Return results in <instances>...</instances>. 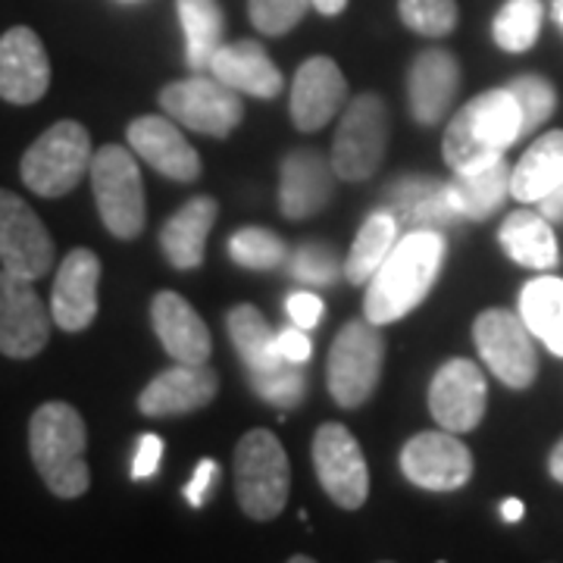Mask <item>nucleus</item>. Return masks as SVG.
I'll return each mask as SVG.
<instances>
[{"label": "nucleus", "instance_id": "nucleus-1", "mask_svg": "<svg viewBox=\"0 0 563 563\" xmlns=\"http://www.w3.org/2000/svg\"><path fill=\"white\" fill-rule=\"evenodd\" d=\"M444 261V239L435 229H413L395 242L376 276L366 282L363 317L376 325L407 317L432 291Z\"/></svg>", "mask_w": 563, "mask_h": 563}, {"label": "nucleus", "instance_id": "nucleus-2", "mask_svg": "<svg viewBox=\"0 0 563 563\" xmlns=\"http://www.w3.org/2000/svg\"><path fill=\"white\" fill-rule=\"evenodd\" d=\"M517 139H523L520 103L510 88H495L454 113L444 132V163L451 173H466L504 157Z\"/></svg>", "mask_w": 563, "mask_h": 563}, {"label": "nucleus", "instance_id": "nucleus-3", "mask_svg": "<svg viewBox=\"0 0 563 563\" xmlns=\"http://www.w3.org/2000/svg\"><path fill=\"white\" fill-rule=\"evenodd\" d=\"M88 432L76 407L47 401L29 422V451L44 485L57 498H79L91 485V470L85 461Z\"/></svg>", "mask_w": 563, "mask_h": 563}, {"label": "nucleus", "instance_id": "nucleus-4", "mask_svg": "<svg viewBox=\"0 0 563 563\" xmlns=\"http://www.w3.org/2000/svg\"><path fill=\"white\" fill-rule=\"evenodd\" d=\"M225 325H229V339L247 369V383L263 401L273 407H285V410L301 404L303 391H307L301 366L282 357L276 347V332L263 320L261 310L251 303H239L225 317Z\"/></svg>", "mask_w": 563, "mask_h": 563}, {"label": "nucleus", "instance_id": "nucleus-5", "mask_svg": "<svg viewBox=\"0 0 563 563\" xmlns=\"http://www.w3.org/2000/svg\"><path fill=\"white\" fill-rule=\"evenodd\" d=\"M95 147L81 122H54L25 154H22V181L41 198H63L91 173Z\"/></svg>", "mask_w": 563, "mask_h": 563}, {"label": "nucleus", "instance_id": "nucleus-6", "mask_svg": "<svg viewBox=\"0 0 563 563\" xmlns=\"http://www.w3.org/2000/svg\"><path fill=\"white\" fill-rule=\"evenodd\" d=\"M235 492L251 520H273L291 492V466L282 442L266 432H247L235 448Z\"/></svg>", "mask_w": 563, "mask_h": 563}, {"label": "nucleus", "instance_id": "nucleus-7", "mask_svg": "<svg viewBox=\"0 0 563 563\" xmlns=\"http://www.w3.org/2000/svg\"><path fill=\"white\" fill-rule=\"evenodd\" d=\"M88 179L95 188L98 213L107 232L122 242L139 239L147 220V207H144V185L132 151L120 144H103L101 151H95Z\"/></svg>", "mask_w": 563, "mask_h": 563}, {"label": "nucleus", "instance_id": "nucleus-8", "mask_svg": "<svg viewBox=\"0 0 563 563\" xmlns=\"http://www.w3.org/2000/svg\"><path fill=\"white\" fill-rule=\"evenodd\" d=\"M385 363V339L379 325L369 320H354L335 335L329 351V395L347 410L363 407L376 391Z\"/></svg>", "mask_w": 563, "mask_h": 563}, {"label": "nucleus", "instance_id": "nucleus-9", "mask_svg": "<svg viewBox=\"0 0 563 563\" xmlns=\"http://www.w3.org/2000/svg\"><path fill=\"white\" fill-rule=\"evenodd\" d=\"M388 107L379 95H357L344 103L342 122L332 141V169L344 181L369 179L385 161Z\"/></svg>", "mask_w": 563, "mask_h": 563}, {"label": "nucleus", "instance_id": "nucleus-10", "mask_svg": "<svg viewBox=\"0 0 563 563\" xmlns=\"http://www.w3.org/2000/svg\"><path fill=\"white\" fill-rule=\"evenodd\" d=\"M161 107L179 125L210 139L232 135L244 117L242 95L217 76H191L166 85L161 91Z\"/></svg>", "mask_w": 563, "mask_h": 563}, {"label": "nucleus", "instance_id": "nucleus-11", "mask_svg": "<svg viewBox=\"0 0 563 563\" xmlns=\"http://www.w3.org/2000/svg\"><path fill=\"white\" fill-rule=\"evenodd\" d=\"M473 342L479 347L485 366L492 369V376H498L504 385L529 388L536 383L539 357H536L532 332L523 317L492 307L473 322Z\"/></svg>", "mask_w": 563, "mask_h": 563}, {"label": "nucleus", "instance_id": "nucleus-12", "mask_svg": "<svg viewBox=\"0 0 563 563\" xmlns=\"http://www.w3.org/2000/svg\"><path fill=\"white\" fill-rule=\"evenodd\" d=\"M313 466L322 492L344 510H357L369 495V466L361 442L342 422H325L313 435Z\"/></svg>", "mask_w": 563, "mask_h": 563}, {"label": "nucleus", "instance_id": "nucleus-13", "mask_svg": "<svg viewBox=\"0 0 563 563\" xmlns=\"http://www.w3.org/2000/svg\"><path fill=\"white\" fill-rule=\"evenodd\" d=\"M0 266L35 282L54 266V239L20 195L0 188Z\"/></svg>", "mask_w": 563, "mask_h": 563}, {"label": "nucleus", "instance_id": "nucleus-14", "mask_svg": "<svg viewBox=\"0 0 563 563\" xmlns=\"http://www.w3.org/2000/svg\"><path fill=\"white\" fill-rule=\"evenodd\" d=\"M51 339V313L32 282L0 266V354L32 361Z\"/></svg>", "mask_w": 563, "mask_h": 563}, {"label": "nucleus", "instance_id": "nucleus-15", "mask_svg": "<svg viewBox=\"0 0 563 563\" xmlns=\"http://www.w3.org/2000/svg\"><path fill=\"white\" fill-rule=\"evenodd\" d=\"M404 476L429 492H454L473 476V454L457 432H420L401 451Z\"/></svg>", "mask_w": 563, "mask_h": 563}, {"label": "nucleus", "instance_id": "nucleus-16", "mask_svg": "<svg viewBox=\"0 0 563 563\" xmlns=\"http://www.w3.org/2000/svg\"><path fill=\"white\" fill-rule=\"evenodd\" d=\"M485 398H488V385L483 369L463 357L444 363L429 385V410L448 432L476 429L485 417Z\"/></svg>", "mask_w": 563, "mask_h": 563}, {"label": "nucleus", "instance_id": "nucleus-17", "mask_svg": "<svg viewBox=\"0 0 563 563\" xmlns=\"http://www.w3.org/2000/svg\"><path fill=\"white\" fill-rule=\"evenodd\" d=\"M98 285H101V261L95 251L76 247L63 257L51 291V317L63 332H85L95 322Z\"/></svg>", "mask_w": 563, "mask_h": 563}, {"label": "nucleus", "instance_id": "nucleus-18", "mask_svg": "<svg viewBox=\"0 0 563 563\" xmlns=\"http://www.w3.org/2000/svg\"><path fill=\"white\" fill-rule=\"evenodd\" d=\"M51 88V60L29 25L0 35V101L35 103Z\"/></svg>", "mask_w": 563, "mask_h": 563}, {"label": "nucleus", "instance_id": "nucleus-19", "mask_svg": "<svg viewBox=\"0 0 563 563\" xmlns=\"http://www.w3.org/2000/svg\"><path fill=\"white\" fill-rule=\"evenodd\" d=\"M217 391L220 376L207 363H176L144 385L139 410L144 417H181L207 407Z\"/></svg>", "mask_w": 563, "mask_h": 563}, {"label": "nucleus", "instance_id": "nucleus-20", "mask_svg": "<svg viewBox=\"0 0 563 563\" xmlns=\"http://www.w3.org/2000/svg\"><path fill=\"white\" fill-rule=\"evenodd\" d=\"M129 147L141 161L151 163L166 179L195 181L201 176V157L179 132L173 117H139L125 129Z\"/></svg>", "mask_w": 563, "mask_h": 563}, {"label": "nucleus", "instance_id": "nucleus-21", "mask_svg": "<svg viewBox=\"0 0 563 563\" xmlns=\"http://www.w3.org/2000/svg\"><path fill=\"white\" fill-rule=\"evenodd\" d=\"M347 103V81L339 63L329 57H310L301 63L291 85V120L301 132H317Z\"/></svg>", "mask_w": 563, "mask_h": 563}, {"label": "nucleus", "instance_id": "nucleus-22", "mask_svg": "<svg viewBox=\"0 0 563 563\" xmlns=\"http://www.w3.org/2000/svg\"><path fill=\"white\" fill-rule=\"evenodd\" d=\"M461 91V63L448 51H422L407 76L410 113L420 125H439Z\"/></svg>", "mask_w": 563, "mask_h": 563}, {"label": "nucleus", "instance_id": "nucleus-23", "mask_svg": "<svg viewBox=\"0 0 563 563\" xmlns=\"http://www.w3.org/2000/svg\"><path fill=\"white\" fill-rule=\"evenodd\" d=\"M154 332L176 363H207L213 342L198 310L176 291H161L151 303Z\"/></svg>", "mask_w": 563, "mask_h": 563}, {"label": "nucleus", "instance_id": "nucleus-24", "mask_svg": "<svg viewBox=\"0 0 563 563\" xmlns=\"http://www.w3.org/2000/svg\"><path fill=\"white\" fill-rule=\"evenodd\" d=\"M332 163L317 151H295L282 163L279 203L288 220H307L320 213L332 198Z\"/></svg>", "mask_w": 563, "mask_h": 563}, {"label": "nucleus", "instance_id": "nucleus-25", "mask_svg": "<svg viewBox=\"0 0 563 563\" xmlns=\"http://www.w3.org/2000/svg\"><path fill=\"white\" fill-rule=\"evenodd\" d=\"M210 76L225 81L239 95H251L261 101H273L282 91V73L269 54L263 51L257 41H235L222 44L210 60Z\"/></svg>", "mask_w": 563, "mask_h": 563}, {"label": "nucleus", "instance_id": "nucleus-26", "mask_svg": "<svg viewBox=\"0 0 563 563\" xmlns=\"http://www.w3.org/2000/svg\"><path fill=\"white\" fill-rule=\"evenodd\" d=\"M217 213H220L217 201L201 195V198H191L166 220L161 232V247L166 261L176 269H198L201 266Z\"/></svg>", "mask_w": 563, "mask_h": 563}, {"label": "nucleus", "instance_id": "nucleus-27", "mask_svg": "<svg viewBox=\"0 0 563 563\" xmlns=\"http://www.w3.org/2000/svg\"><path fill=\"white\" fill-rule=\"evenodd\" d=\"M395 213V220L413 229H435L442 232L444 225L457 220V210L448 195V181L422 179V176H410V179L395 181L388 188V207Z\"/></svg>", "mask_w": 563, "mask_h": 563}, {"label": "nucleus", "instance_id": "nucleus-28", "mask_svg": "<svg viewBox=\"0 0 563 563\" xmlns=\"http://www.w3.org/2000/svg\"><path fill=\"white\" fill-rule=\"evenodd\" d=\"M510 176L514 169L507 166V157L483 163L476 169L466 173H454V179L448 181V195L463 220H485L492 217L504 198L510 195Z\"/></svg>", "mask_w": 563, "mask_h": 563}, {"label": "nucleus", "instance_id": "nucleus-29", "mask_svg": "<svg viewBox=\"0 0 563 563\" xmlns=\"http://www.w3.org/2000/svg\"><path fill=\"white\" fill-rule=\"evenodd\" d=\"M548 222L551 220L544 213H532V210L510 213L498 232L504 254L526 269H539V273L554 269L561 263V251H558L554 229Z\"/></svg>", "mask_w": 563, "mask_h": 563}, {"label": "nucleus", "instance_id": "nucleus-30", "mask_svg": "<svg viewBox=\"0 0 563 563\" xmlns=\"http://www.w3.org/2000/svg\"><path fill=\"white\" fill-rule=\"evenodd\" d=\"M563 181V129L548 132L514 166L510 195L523 203H539Z\"/></svg>", "mask_w": 563, "mask_h": 563}, {"label": "nucleus", "instance_id": "nucleus-31", "mask_svg": "<svg viewBox=\"0 0 563 563\" xmlns=\"http://www.w3.org/2000/svg\"><path fill=\"white\" fill-rule=\"evenodd\" d=\"M520 317L539 342L563 357V279H532L520 295Z\"/></svg>", "mask_w": 563, "mask_h": 563}, {"label": "nucleus", "instance_id": "nucleus-32", "mask_svg": "<svg viewBox=\"0 0 563 563\" xmlns=\"http://www.w3.org/2000/svg\"><path fill=\"white\" fill-rule=\"evenodd\" d=\"M185 29V60L195 73L210 69L213 54L222 47V10L217 0H176Z\"/></svg>", "mask_w": 563, "mask_h": 563}, {"label": "nucleus", "instance_id": "nucleus-33", "mask_svg": "<svg viewBox=\"0 0 563 563\" xmlns=\"http://www.w3.org/2000/svg\"><path fill=\"white\" fill-rule=\"evenodd\" d=\"M398 225L401 222L395 220L391 210H376L369 220L363 222L357 239L347 251V261H344V276L354 285H363L376 276V269L383 266V261L388 257V251L398 242Z\"/></svg>", "mask_w": 563, "mask_h": 563}, {"label": "nucleus", "instance_id": "nucleus-34", "mask_svg": "<svg viewBox=\"0 0 563 563\" xmlns=\"http://www.w3.org/2000/svg\"><path fill=\"white\" fill-rule=\"evenodd\" d=\"M542 0H507L495 16V44L510 54L529 51L542 32Z\"/></svg>", "mask_w": 563, "mask_h": 563}, {"label": "nucleus", "instance_id": "nucleus-35", "mask_svg": "<svg viewBox=\"0 0 563 563\" xmlns=\"http://www.w3.org/2000/svg\"><path fill=\"white\" fill-rule=\"evenodd\" d=\"M229 257L244 266V269H279L285 263V242L279 235L257 229V225H247L239 229L229 242Z\"/></svg>", "mask_w": 563, "mask_h": 563}, {"label": "nucleus", "instance_id": "nucleus-36", "mask_svg": "<svg viewBox=\"0 0 563 563\" xmlns=\"http://www.w3.org/2000/svg\"><path fill=\"white\" fill-rule=\"evenodd\" d=\"M510 95L520 103V117H523V135L536 132L539 125L551 120L554 107H558V91L554 85L542 76H517V79L507 85Z\"/></svg>", "mask_w": 563, "mask_h": 563}, {"label": "nucleus", "instance_id": "nucleus-37", "mask_svg": "<svg viewBox=\"0 0 563 563\" xmlns=\"http://www.w3.org/2000/svg\"><path fill=\"white\" fill-rule=\"evenodd\" d=\"M398 13L404 25H410L417 35L426 38H444L457 25L454 0H398Z\"/></svg>", "mask_w": 563, "mask_h": 563}, {"label": "nucleus", "instance_id": "nucleus-38", "mask_svg": "<svg viewBox=\"0 0 563 563\" xmlns=\"http://www.w3.org/2000/svg\"><path fill=\"white\" fill-rule=\"evenodd\" d=\"M288 269H291V276L303 285H332V282L339 279V273H342V263L335 257V251L332 247H325V244H301L295 254H291V261H288Z\"/></svg>", "mask_w": 563, "mask_h": 563}, {"label": "nucleus", "instance_id": "nucleus-39", "mask_svg": "<svg viewBox=\"0 0 563 563\" xmlns=\"http://www.w3.org/2000/svg\"><path fill=\"white\" fill-rule=\"evenodd\" d=\"M307 7H310V0H251L247 13L263 35L279 38L303 20Z\"/></svg>", "mask_w": 563, "mask_h": 563}, {"label": "nucleus", "instance_id": "nucleus-40", "mask_svg": "<svg viewBox=\"0 0 563 563\" xmlns=\"http://www.w3.org/2000/svg\"><path fill=\"white\" fill-rule=\"evenodd\" d=\"M276 347H279L282 357L288 363H295V366H303L313 357V342L307 339V329L295 325V322H291V329L276 332Z\"/></svg>", "mask_w": 563, "mask_h": 563}, {"label": "nucleus", "instance_id": "nucleus-41", "mask_svg": "<svg viewBox=\"0 0 563 563\" xmlns=\"http://www.w3.org/2000/svg\"><path fill=\"white\" fill-rule=\"evenodd\" d=\"M163 461V439L147 432L139 439V451H135V461H132V479H151Z\"/></svg>", "mask_w": 563, "mask_h": 563}, {"label": "nucleus", "instance_id": "nucleus-42", "mask_svg": "<svg viewBox=\"0 0 563 563\" xmlns=\"http://www.w3.org/2000/svg\"><path fill=\"white\" fill-rule=\"evenodd\" d=\"M285 310H288V317H291L295 325H301V329H313L322 317V301L313 295V291H295V295H288Z\"/></svg>", "mask_w": 563, "mask_h": 563}, {"label": "nucleus", "instance_id": "nucleus-43", "mask_svg": "<svg viewBox=\"0 0 563 563\" xmlns=\"http://www.w3.org/2000/svg\"><path fill=\"white\" fill-rule=\"evenodd\" d=\"M217 473H220V466L213 461H201L195 466V476H191V483L185 485V501L191 504V507H203L207 501V492H210V485L217 479Z\"/></svg>", "mask_w": 563, "mask_h": 563}, {"label": "nucleus", "instance_id": "nucleus-44", "mask_svg": "<svg viewBox=\"0 0 563 563\" xmlns=\"http://www.w3.org/2000/svg\"><path fill=\"white\" fill-rule=\"evenodd\" d=\"M539 210H542L551 222L563 220V181L551 191V195H544L542 201H539Z\"/></svg>", "mask_w": 563, "mask_h": 563}, {"label": "nucleus", "instance_id": "nucleus-45", "mask_svg": "<svg viewBox=\"0 0 563 563\" xmlns=\"http://www.w3.org/2000/svg\"><path fill=\"white\" fill-rule=\"evenodd\" d=\"M526 507L520 498H507V501L501 504V517L507 520V523H517V520H523Z\"/></svg>", "mask_w": 563, "mask_h": 563}, {"label": "nucleus", "instance_id": "nucleus-46", "mask_svg": "<svg viewBox=\"0 0 563 563\" xmlns=\"http://www.w3.org/2000/svg\"><path fill=\"white\" fill-rule=\"evenodd\" d=\"M310 7H317L322 16H339L347 7V0H310Z\"/></svg>", "mask_w": 563, "mask_h": 563}, {"label": "nucleus", "instance_id": "nucleus-47", "mask_svg": "<svg viewBox=\"0 0 563 563\" xmlns=\"http://www.w3.org/2000/svg\"><path fill=\"white\" fill-rule=\"evenodd\" d=\"M548 470H551V476L563 483V439L554 444V451H551V461H548Z\"/></svg>", "mask_w": 563, "mask_h": 563}, {"label": "nucleus", "instance_id": "nucleus-48", "mask_svg": "<svg viewBox=\"0 0 563 563\" xmlns=\"http://www.w3.org/2000/svg\"><path fill=\"white\" fill-rule=\"evenodd\" d=\"M558 13H563V0H558V7H554V16H558Z\"/></svg>", "mask_w": 563, "mask_h": 563}, {"label": "nucleus", "instance_id": "nucleus-49", "mask_svg": "<svg viewBox=\"0 0 563 563\" xmlns=\"http://www.w3.org/2000/svg\"><path fill=\"white\" fill-rule=\"evenodd\" d=\"M558 22H561V25H563V13H558Z\"/></svg>", "mask_w": 563, "mask_h": 563}]
</instances>
